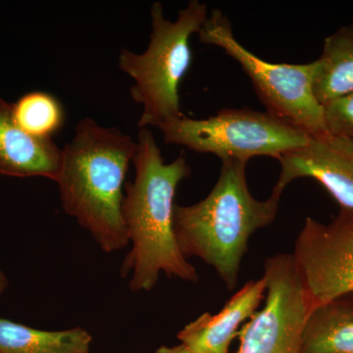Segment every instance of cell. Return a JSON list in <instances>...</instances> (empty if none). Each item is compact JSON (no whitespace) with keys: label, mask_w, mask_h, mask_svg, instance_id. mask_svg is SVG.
Segmentation results:
<instances>
[{"label":"cell","mask_w":353,"mask_h":353,"mask_svg":"<svg viewBox=\"0 0 353 353\" xmlns=\"http://www.w3.org/2000/svg\"><path fill=\"white\" fill-rule=\"evenodd\" d=\"M134 162L136 178L125 187L122 214L131 250L121 265L132 292L152 290L164 273L199 282L196 269L179 248L174 231L176 188L190 175L185 155L166 163L148 128L139 129Z\"/></svg>","instance_id":"6da1fadb"},{"label":"cell","mask_w":353,"mask_h":353,"mask_svg":"<svg viewBox=\"0 0 353 353\" xmlns=\"http://www.w3.org/2000/svg\"><path fill=\"white\" fill-rule=\"evenodd\" d=\"M136 148L129 134L85 118L62 150L57 181L62 208L108 253L129 245L122 204Z\"/></svg>","instance_id":"7a4b0ae2"},{"label":"cell","mask_w":353,"mask_h":353,"mask_svg":"<svg viewBox=\"0 0 353 353\" xmlns=\"http://www.w3.org/2000/svg\"><path fill=\"white\" fill-rule=\"evenodd\" d=\"M246 162H222L219 178L208 196L189 206H175L174 231L185 259L199 257L214 268L227 289L238 285L241 261L255 232L277 217L282 190L259 201L246 181Z\"/></svg>","instance_id":"3957f363"},{"label":"cell","mask_w":353,"mask_h":353,"mask_svg":"<svg viewBox=\"0 0 353 353\" xmlns=\"http://www.w3.org/2000/svg\"><path fill=\"white\" fill-rule=\"evenodd\" d=\"M150 44L143 53L124 48L119 55V67L134 79L132 99L143 106L139 121L141 128L160 125L183 117L180 85L192 61L190 39L199 34L208 19V4L192 0L179 11L175 21L164 16L161 2L152 7Z\"/></svg>","instance_id":"277c9868"},{"label":"cell","mask_w":353,"mask_h":353,"mask_svg":"<svg viewBox=\"0 0 353 353\" xmlns=\"http://www.w3.org/2000/svg\"><path fill=\"white\" fill-rule=\"evenodd\" d=\"M226 14L214 9L199 30L202 43L217 46L241 65L267 112L294 125L309 136L328 132L324 106L316 99V61L271 63L246 50L234 38Z\"/></svg>","instance_id":"5b68a950"},{"label":"cell","mask_w":353,"mask_h":353,"mask_svg":"<svg viewBox=\"0 0 353 353\" xmlns=\"http://www.w3.org/2000/svg\"><path fill=\"white\" fill-rule=\"evenodd\" d=\"M166 143L210 153L223 161L283 155L305 145L308 134L269 112L224 108L208 119L178 118L157 127Z\"/></svg>","instance_id":"8992f818"},{"label":"cell","mask_w":353,"mask_h":353,"mask_svg":"<svg viewBox=\"0 0 353 353\" xmlns=\"http://www.w3.org/2000/svg\"><path fill=\"white\" fill-rule=\"evenodd\" d=\"M263 278L266 301L241 330L238 353H303L311 309L294 255L268 257Z\"/></svg>","instance_id":"52a82bcc"},{"label":"cell","mask_w":353,"mask_h":353,"mask_svg":"<svg viewBox=\"0 0 353 353\" xmlns=\"http://www.w3.org/2000/svg\"><path fill=\"white\" fill-rule=\"evenodd\" d=\"M292 255L311 311L353 294V211L340 209L329 224L306 218Z\"/></svg>","instance_id":"ba28073f"},{"label":"cell","mask_w":353,"mask_h":353,"mask_svg":"<svg viewBox=\"0 0 353 353\" xmlns=\"http://www.w3.org/2000/svg\"><path fill=\"white\" fill-rule=\"evenodd\" d=\"M281 173L276 189L284 192L294 180L317 181L338 202L341 210L353 211V138L326 132L310 136L305 145L279 159Z\"/></svg>","instance_id":"9c48e42d"},{"label":"cell","mask_w":353,"mask_h":353,"mask_svg":"<svg viewBox=\"0 0 353 353\" xmlns=\"http://www.w3.org/2000/svg\"><path fill=\"white\" fill-rule=\"evenodd\" d=\"M266 294V281L252 280L239 290L216 314L206 312L181 330L179 341L201 353H229L245 320L256 312Z\"/></svg>","instance_id":"30bf717a"},{"label":"cell","mask_w":353,"mask_h":353,"mask_svg":"<svg viewBox=\"0 0 353 353\" xmlns=\"http://www.w3.org/2000/svg\"><path fill=\"white\" fill-rule=\"evenodd\" d=\"M62 150L52 139L28 134L14 119L12 104L0 97V174L30 178L43 176L57 182Z\"/></svg>","instance_id":"8fae6325"},{"label":"cell","mask_w":353,"mask_h":353,"mask_svg":"<svg viewBox=\"0 0 353 353\" xmlns=\"http://www.w3.org/2000/svg\"><path fill=\"white\" fill-rule=\"evenodd\" d=\"M303 353H353V294L311 311L304 327Z\"/></svg>","instance_id":"7c38bea8"},{"label":"cell","mask_w":353,"mask_h":353,"mask_svg":"<svg viewBox=\"0 0 353 353\" xmlns=\"http://www.w3.org/2000/svg\"><path fill=\"white\" fill-rule=\"evenodd\" d=\"M315 61L314 92L323 106L353 92V22L325 39Z\"/></svg>","instance_id":"4fadbf2b"},{"label":"cell","mask_w":353,"mask_h":353,"mask_svg":"<svg viewBox=\"0 0 353 353\" xmlns=\"http://www.w3.org/2000/svg\"><path fill=\"white\" fill-rule=\"evenodd\" d=\"M92 343L81 327L44 331L0 317V353H90Z\"/></svg>","instance_id":"5bb4252c"},{"label":"cell","mask_w":353,"mask_h":353,"mask_svg":"<svg viewBox=\"0 0 353 353\" xmlns=\"http://www.w3.org/2000/svg\"><path fill=\"white\" fill-rule=\"evenodd\" d=\"M12 111L17 124L36 138H52L65 122L63 106L48 92H28L12 104Z\"/></svg>","instance_id":"9a60e30c"},{"label":"cell","mask_w":353,"mask_h":353,"mask_svg":"<svg viewBox=\"0 0 353 353\" xmlns=\"http://www.w3.org/2000/svg\"><path fill=\"white\" fill-rule=\"evenodd\" d=\"M327 129L353 138V92L324 106Z\"/></svg>","instance_id":"2e32d148"},{"label":"cell","mask_w":353,"mask_h":353,"mask_svg":"<svg viewBox=\"0 0 353 353\" xmlns=\"http://www.w3.org/2000/svg\"><path fill=\"white\" fill-rule=\"evenodd\" d=\"M153 353H201L192 350V348L187 347V345L180 343L176 347H161L155 350Z\"/></svg>","instance_id":"e0dca14e"},{"label":"cell","mask_w":353,"mask_h":353,"mask_svg":"<svg viewBox=\"0 0 353 353\" xmlns=\"http://www.w3.org/2000/svg\"><path fill=\"white\" fill-rule=\"evenodd\" d=\"M7 285H8V281H7V278L6 275H4L3 272L0 270V296H1L2 292L6 290Z\"/></svg>","instance_id":"ac0fdd59"}]
</instances>
